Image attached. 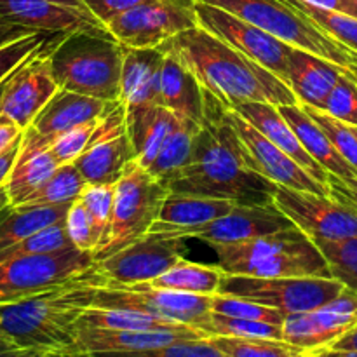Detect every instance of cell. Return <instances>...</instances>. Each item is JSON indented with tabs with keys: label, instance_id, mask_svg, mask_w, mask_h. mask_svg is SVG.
Listing matches in <instances>:
<instances>
[{
	"label": "cell",
	"instance_id": "obj_1",
	"mask_svg": "<svg viewBox=\"0 0 357 357\" xmlns=\"http://www.w3.org/2000/svg\"><path fill=\"white\" fill-rule=\"evenodd\" d=\"M206 114L192 159L167 183L171 194L227 199L236 204H272L278 185L248 164L246 150L230 124L227 107L204 91Z\"/></svg>",
	"mask_w": 357,
	"mask_h": 357
},
{
	"label": "cell",
	"instance_id": "obj_2",
	"mask_svg": "<svg viewBox=\"0 0 357 357\" xmlns=\"http://www.w3.org/2000/svg\"><path fill=\"white\" fill-rule=\"evenodd\" d=\"M105 282L94 268L77 281L0 303V338L17 357H77V321Z\"/></svg>",
	"mask_w": 357,
	"mask_h": 357
},
{
	"label": "cell",
	"instance_id": "obj_3",
	"mask_svg": "<svg viewBox=\"0 0 357 357\" xmlns=\"http://www.w3.org/2000/svg\"><path fill=\"white\" fill-rule=\"evenodd\" d=\"M160 47L176 52L204 91L218 98L225 107L246 101H267L278 107L298 103L284 80L201 24L180 31Z\"/></svg>",
	"mask_w": 357,
	"mask_h": 357
},
{
	"label": "cell",
	"instance_id": "obj_4",
	"mask_svg": "<svg viewBox=\"0 0 357 357\" xmlns=\"http://www.w3.org/2000/svg\"><path fill=\"white\" fill-rule=\"evenodd\" d=\"M49 59L61 89L105 101H121L124 45L114 35L61 33L52 40Z\"/></svg>",
	"mask_w": 357,
	"mask_h": 357
},
{
	"label": "cell",
	"instance_id": "obj_5",
	"mask_svg": "<svg viewBox=\"0 0 357 357\" xmlns=\"http://www.w3.org/2000/svg\"><path fill=\"white\" fill-rule=\"evenodd\" d=\"M201 2L222 7L264 28L265 31L288 42L293 47L305 49L321 58L330 59L331 63L349 70L357 77V52L321 30L305 14L282 0H201Z\"/></svg>",
	"mask_w": 357,
	"mask_h": 357
},
{
	"label": "cell",
	"instance_id": "obj_6",
	"mask_svg": "<svg viewBox=\"0 0 357 357\" xmlns=\"http://www.w3.org/2000/svg\"><path fill=\"white\" fill-rule=\"evenodd\" d=\"M167 195L169 188L164 181L153 176L136 159L131 160L115 183L110 232L103 246L93 251L94 260H103L145 236L159 216Z\"/></svg>",
	"mask_w": 357,
	"mask_h": 357
},
{
	"label": "cell",
	"instance_id": "obj_7",
	"mask_svg": "<svg viewBox=\"0 0 357 357\" xmlns=\"http://www.w3.org/2000/svg\"><path fill=\"white\" fill-rule=\"evenodd\" d=\"M94 268L96 260L93 251L77 248L3 260L0 261V303L17 302L77 281L94 272Z\"/></svg>",
	"mask_w": 357,
	"mask_h": 357
},
{
	"label": "cell",
	"instance_id": "obj_8",
	"mask_svg": "<svg viewBox=\"0 0 357 357\" xmlns=\"http://www.w3.org/2000/svg\"><path fill=\"white\" fill-rule=\"evenodd\" d=\"M345 284L337 278H253V275H223L218 293L243 296L253 302L279 309L282 314L310 312L337 298Z\"/></svg>",
	"mask_w": 357,
	"mask_h": 357
},
{
	"label": "cell",
	"instance_id": "obj_9",
	"mask_svg": "<svg viewBox=\"0 0 357 357\" xmlns=\"http://www.w3.org/2000/svg\"><path fill=\"white\" fill-rule=\"evenodd\" d=\"M209 300L211 296L152 288L145 282L129 286L105 282L96 288L91 307L139 310L171 323L199 328L211 312Z\"/></svg>",
	"mask_w": 357,
	"mask_h": 357
},
{
	"label": "cell",
	"instance_id": "obj_10",
	"mask_svg": "<svg viewBox=\"0 0 357 357\" xmlns=\"http://www.w3.org/2000/svg\"><path fill=\"white\" fill-rule=\"evenodd\" d=\"M187 237L169 232H146L117 253L96 261V272L110 284L149 282L183 260Z\"/></svg>",
	"mask_w": 357,
	"mask_h": 357
},
{
	"label": "cell",
	"instance_id": "obj_11",
	"mask_svg": "<svg viewBox=\"0 0 357 357\" xmlns=\"http://www.w3.org/2000/svg\"><path fill=\"white\" fill-rule=\"evenodd\" d=\"M274 204L310 239L357 237V204L347 199L278 185Z\"/></svg>",
	"mask_w": 357,
	"mask_h": 357
},
{
	"label": "cell",
	"instance_id": "obj_12",
	"mask_svg": "<svg viewBox=\"0 0 357 357\" xmlns=\"http://www.w3.org/2000/svg\"><path fill=\"white\" fill-rule=\"evenodd\" d=\"M194 13L197 17V24L264 65L286 82L288 58L293 45L222 7L211 6L201 0L194 2Z\"/></svg>",
	"mask_w": 357,
	"mask_h": 357
},
{
	"label": "cell",
	"instance_id": "obj_13",
	"mask_svg": "<svg viewBox=\"0 0 357 357\" xmlns=\"http://www.w3.org/2000/svg\"><path fill=\"white\" fill-rule=\"evenodd\" d=\"M195 24L194 7L180 6L171 0H150L115 16L108 21L107 28L126 47H159Z\"/></svg>",
	"mask_w": 357,
	"mask_h": 357
},
{
	"label": "cell",
	"instance_id": "obj_14",
	"mask_svg": "<svg viewBox=\"0 0 357 357\" xmlns=\"http://www.w3.org/2000/svg\"><path fill=\"white\" fill-rule=\"evenodd\" d=\"M56 37L58 35H54ZM54 38L24 59L3 80L0 89V112L13 119L21 129L30 128L35 117L59 89L49 59V51Z\"/></svg>",
	"mask_w": 357,
	"mask_h": 357
},
{
	"label": "cell",
	"instance_id": "obj_15",
	"mask_svg": "<svg viewBox=\"0 0 357 357\" xmlns=\"http://www.w3.org/2000/svg\"><path fill=\"white\" fill-rule=\"evenodd\" d=\"M356 324L357 293L345 286L337 298L321 309L286 316L282 338L302 349L307 357H321L323 351L340 340Z\"/></svg>",
	"mask_w": 357,
	"mask_h": 357
},
{
	"label": "cell",
	"instance_id": "obj_16",
	"mask_svg": "<svg viewBox=\"0 0 357 357\" xmlns=\"http://www.w3.org/2000/svg\"><path fill=\"white\" fill-rule=\"evenodd\" d=\"M135 159V149L126 129V107L117 101L101 119L87 149L73 164L87 185H114Z\"/></svg>",
	"mask_w": 357,
	"mask_h": 357
},
{
	"label": "cell",
	"instance_id": "obj_17",
	"mask_svg": "<svg viewBox=\"0 0 357 357\" xmlns=\"http://www.w3.org/2000/svg\"><path fill=\"white\" fill-rule=\"evenodd\" d=\"M227 115H229V121L236 129L237 136L243 142L248 164L257 173L264 174L265 178L274 181L275 185L295 188V190L330 195V187L326 183L316 180L291 155H288L284 150L274 145L268 138H265L246 119L241 117L237 112H234L229 107H227Z\"/></svg>",
	"mask_w": 357,
	"mask_h": 357
},
{
	"label": "cell",
	"instance_id": "obj_18",
	"mask_svg": "<svg viewBox=\"0 0 357 357\" xmlns=\"http://www.w3.org/2000/svg\"><path fill=\"white\" fill-rule=\"evenodd\" d=\"M209 337L194 326L178 330H107V328L77 326V357L96 354H146L153 356L178 342Z\"/></svg>",
	"mask_w": 357,
	"mask_h": 357
},
{
	"label": "cell",
	"instance_id": "obj_19",
	"mask_svg": "<svg viewBox=\"0 0 357 357\" xmlns=\"http://www.w3.org/2000/svg\"><path fill=\"white\" fill-rule=\"evenodd\" d=\"M295 227L291 218H288L274 202L272 204H236L232 211L227 213L225 216H220L213 222L188 230L187 239L195 237L208 243L209 246H216V244L241 243V241L282 232Z\"/></svg>",
	"mask_w": 357,
	"mask_h": 357
},
{
	"label": "cell",
	"instance_id": "obj_20",
	"mask_svg": "<svg viewBox=\"0 0 357 357\" xmlns=\"http://www.w3.org/2000/svg\"><path fill=\"white\" fill-rule=\"evenodd\" d=\"M0 17L9 23L45 33H91L112 35L108 28L89 10L59 6L49 0H0Z\"/></svg>",
	"mask_w": 357,
	"mask_h": 357
},
{
	"label": "cell",
	"instance_id": "obj_21",
	"mask_svg": "<svg viewBox=\"0 0 357 357\" xmlns=\"http://www.w3.org/2000/svg\"><path fill=\"white\" fill-rule=\"evenodd\" d=\"M115 103L117 101H105L59 87L54 96L42 108L40 114L35 117L30 128L54 142L59 135L75 126L103 119Z\"/></svg>",
	"mask_w": 357,
	"mask_h": 357
},
{
	"label": "cell",
	"instance_id": "obj_22",
	"mask_svg": "<svg viewBox=\"0 0 357 357\" xmlns=\"http://www.w3.org/2000/svg\"><path fill=\"white\" fill-rule=\"evenodd\" d=\"M345 72L349 70L335 65L330 59L321 58L305 49L293 47L288 58L286 84L293 91L300 105L323 108L328 94Z\"/></svg>",
	"mask_w": 357,
	"mask_h": 357
},
{
	"label": "cell",
	"instance_id": "obj_23",
	"mask_svg": "<svg viewBox=\"0 0 357 357\" xmlns=\"http://www.w3.org/2000/svg\"><path fill=\"white\" fill-rule=\"evenodd\" d=\"M229 108L237 112L241 117L246 119L251 126H255L265 138H268L274 145L284 150L288 155H291L316 180L328 185V171L319 162H316L309 155V152L303 149L298 136L295 135L291 126L279 112L278 105L267 103V101H246V103H239Z\"/></svg>",
	"mask_w": 357,
	"mask_h": 357
},
{
	"label": "cell",
	"instance_id": "obj_24",
	"mask_svg": "<svg viewBox=\"0 0 357 357\" xmlns=\"http://www.w3.org/2000/svg\"><path fill=\"white\" fill-rule=\"evenodd\" d=\"M160 47H126L121 75V103L126 108L162 105L160 101Z\"/></svg>",
	"mask_w": 357,
	"mask_h": 357
},
{
	"label": "cell",
	"instance_id": "obj_25",
	"mask_svg": "<svg viewBox=\"0 0 357 357\" xmlns=\"http://www.w3.org/2000/svg\"><path fill=\"white\" fill-rule=\"evenodd\" d=\"M160 47V45H159ZM160 66V101L176 115L201 124L206 114V94L197 77L174 51L164 49Z\"/></svg>",
	"mask_w": 357,
	"mask_h": 357
},
{
	"label": "cell",
	"instance_id": "obj_26",
	"mask_svg": "<svg viewBox=\"0 0 357 357\" xmlns=\"http://www.w3.org/2000/svg\"><path fill=\"white\" fill-rule=\"evenodd\" d=\"M234 206L236 202L227 199L169 192L149 232H169L187 237L188 230L225 216L227 213L232 211Z\"/></svg>",
	"mask_w": 357,
	"mask_h": 357
},
{
	"label": "cell",
	"instance_id": "obj_27",
	"mask_svg": "<svg viewBox=\"0 0 357 357\" xmlns=\"http://www.w3.org/2000/svg\"><path fill=\"white\" fill-rule=\"evenodd\" d=\"M176 119L178 115L162 105L126 108V129L135 149L136 160L145 169L155 160Z\"/></svg>",
	"mask_w": 357,
	"mask_h": 357
},
{
	"label": "cell",
	"instance_id": "obj_28",
	"mask_svg": "<svg viewBox=\"0 0 357 357\" xmlns=\"http://www.w3.org/2000/svg\"><path fill=\"white\" fill-rule=\"evenodd\" d=\"M279 112L282 117L288 121L295 135L298 136L300 143L303 149L309 152L316 162H319L328 173H333L340 178H351L357 176V171L347 160L344 159L340 152L335 149L331 139L324 132V129L310 117L305 112V108L300 103L293 105H279Z\"/></svg>",
	"mask_w": 357,
	"mask_h": 357
},
{
	"label": "cell",
	"instance_id": "obj_29",
	"mask_svg": "<svg viewBox=\"0 0 357 357\" xmlns=\"http://www.w3.org/2000/svg\"><path fill=\"white\" fill-rule=\"evenodd\" d=\"M72 202L56 206H13L6 209L0 218V251L31 234L63 222Z\"/></svg>",
	"mask_w": 357,
	"mask_h": 357
},
{
	"label": "cell",
	"instance_id": "obj_30",
	"mask_svg": "<svg viewBox=\"0 0 357 357\" xmlns=\"http://www.w3.org/2000/svg\"><path fill=\"white\" fill-rule=\"evenodd\" d=\"M223 275H225V271L220 265L192 264L183 258L171 268H167L164 274L157 275L155 279L145 282V284L152 286V288L171 289V291L211 296L220 291Z\"/></svg>",
	"mask_w": 357,
	"mask_h": 357
},
{
	"label": "cell",
	"instance_id": "obj_31",
	"mask_svg": "<svg viewBox=\"0 0 357 357\" xmlns=\"http://www.w3.org/2000/svg\"><path fill=\"white\" fill-rule=\"evenodd\" d=\"M201 124L190 119L178 115L173 129L167 135L162 149L157 153L155 160L149 167L150 173L159 178L164 183H169L192 159L194 153V142Z\"/></svg>",
	"mask_w": 357,
	"mask_h": 357
},
{
	"label": "cell",
	"instance_id": "obj_32",
	"mask_svg": "<svg viewBox=\"0 0 357 357\" xmlns=\"http://www.w3.org/2000/svg\"><path fill=\"white\" fill-rule=\"evenodd\" d=\"M59 167L49 149L45 150H24L20 149L16 164L6 181V190L9 194L10 204H17L26 195L37 190L45 183Z\"/></svg>",
	"mask_w": 357,
	"mask_h": 357
},
{
	"label": "cell",
	"instance_id": "obj_33",
	"mask_svg": "<svg viewBox=\"0 0 357 357\" xmlns=\"http://www.w3.org/2000/svg\"><path fill=\"white\" fill-rule=\"evenodd\" d=\"M77 326L107 328V330H178L190 324H178L146 312L131 309H107V307H87L80 314Z\"/></svg>",
	"mask_w": 357,
	"mask_h": 357
},
{
	"label": "cell",
	"instance_id": "obj_34",
	"mask_svg": "<svg viewBox=\"0 0 357 357\" xmlns=\"http://www.w3.org/2000/svg\"><path fill=\"white\" fill-rule=\"evenodd\" d=\"M86 187L87 181L75 164H61L42 187L14 206H56L73 202L80 197Z\"/></svg>",
	"mask_w": 357,
	"mask_h": 357
},
{
	"label": "cell",
	"instance_id": "obj_35",
	"mask_svg": "<svg viewBox=\"0 0 357 357\" xmlns=\"http://www.w3.org/2000/svg\"><path fill=\"white\" fill-rule=\"evenodd\" d=\"M211 340L225 357H305V352L300 347L275 338L215 335Z\"/></svg>",
	"mask_w": 357,
	"mask_h": 357
},
{
	"label": "cell",
	"instance_id": "obj_36",
	"mask_svg": "<svg viewBox=\"0 0 357 357\" xmlns=\"http://www.w3.org/2000/svg\"><path fill=\"white\" fill-rule=\"evenodd\" d=\"M282 2L305 14L321 30H324L331 37L337 38L338 42L357 52V17L338 13V10L323 9V7L312 6V3H307L303 0H282Z\"/></svg>",
	"mask_w": 357,
	"mask_h": 357
},
{
	"label": "cell",
	"instance_id": "obj_37",
	"mask_svg": "<svg viewBox=\"0 0 357 357\" xmlns=\"http://www.w3.org/2000/svg\"><path fill=\"white\" fill-rule=\"evenodd\" d=\"M199 330L208 333L209 337L222 335V337H258V338H282V326L264 321L241 319V317L223 316V314L209 312V316L199 324Z\"/></svg>",
	"mask_w": 357,
	"mask_h": 357
},
{
	"label": "cell",
	"instance_id": "obj_38",
	"mask_svg": "<svg viewBox=\"0 0 357 357\" xmlns=\"http://www.w3.org/2000/svg\"><path fill=\"white\" fill-rule=\"evenodd\" d=\"M330 265L331 275L357 293V237L349 239H312Z\"/></svg>",
	"mask_w": 357,
	"mask_h": 357
},
{
	"label": "cell",
	"instance_id": "obj_39",
	"mask_svg": "<svg viewBox=\"0 0 357 357\" xmlns=\"http://www.w3.org/2000/svg\"><path fill=\"white\" fill-rule=\"evenodd\" d=\"M209 309H211V312L223 314V316L264 321V323L279 324V326H282V323H284L286 319V314H282L279 309L253 302V300L243 298V296L227 295V293H216V295H211Z\"/></svg>",
	"mask_w": 357,
	"mask_h": 357
},
{
	"label": "cell",
	"instance_id": "obj_40",
	"mask_svg": "<svg viewBox=\"0 0 357 357\" xmlns=\"http://www.w3.org/2000/svg\"><path fill=\"white\" fill-rule=\"evenodd\" d=\"M54 35L45 31H31V33L14 35V37L0 38V84L33 52L44 47Z\"/></svg>",
	"mask_w": 357,
	"mask_h": 357
},
{
	"label": "cell",
	"instance_id": "obj_41",
	"mask_svg": "<svg viewBox=\"0 0 357 357\" xmlns=\"http://www.w3.org/2000/svg\"><path fill=\"white\" fill-rule=\"evenodd\" d=\"M302 107L305 108L307 114L324 129V132H326L328 138L331 139L335 149H337L338 152L344 155V159L357 171V136L354 131V126L333 117V115L321 110V108L309 107V105H302Z\"/></svg>",
	"mask_w": 357,
	"mask_h": 357
},
{
	"label": "cell",
	"instance_id": "obj_42",
	"mask_svg": "<svg viewBox=\"0 0 357 357\" xmlns=\"http://www.w3.org/2000/svg\"><path fill=\"white\" fill-rule=\"evenodd\" d=\"M79 199L84 202V206H86L87 211H89L91 218H93L94 229H96L98 236H100V246L98 248H101L105 244V241H107L108 232H110L115 201V183L87 185Z\"/></svg>",
	"mask_w": 357,
	"mask_h": 357
},
{
	"label": "cell",
	"instance_id": "obj_43",
	"mask_svg": "<svg viewBox=\"0 0 357 357\" xmlns=\"http://www.w3.org/2000/svg\"><path fill=\"white\" fill-rule=\"evenodd\" d=\"M321 110L347 124L357 126V77L354 73H342Z\"/></svg>",
	"mask_w": 357,
	"mask_h": 357
},
{
	"label": "cell",
	"instance_id": "obj_44",
	"mask_svg": "<svg viewBox=\"0 0 357 357\" xmlns=\"http://www.w3.org/2000/svg\"><path fill=\"white\" fill-rule=\"evenodd\" d=\"M101 119L98 121H89L84 122V124L75 126V128L68 129L66 132L59 135L54 142L49 146V152L54 155V159L58 160V164H73L77 157L87 149L91 138H93L94 131L100 126Z\"/></svg>",
	"mask_w": 357,
	"mask_h": 357
},
{
	"label": "cell",
	"instance_id": "obj_45",
	"mask_svg": "<svg viewBox=\"0 0 357 357\" xmlns=\"http://www.w3.org/2000/svg\"><path fill=\"white\" fill-rule=\"evenodd\" d=\"M66 232L77 250L94 251L100 246V236L94 229L93 218L80 199L72 202L65 218Z\"/></svg>",
	"mask_w": 357,
	"mask_h": 357
},
{
	"label": "cell",
	"instance_id": "obj_46",
	"mask_svg": "<svg viewBox=\"0 0 357 357\" xmlns=\"http://www.w3.org/2000/svg\"><path fill=\"white\" fill-rule=\"evenodd\" d=\"M153 356L159 357H225L211 340V337L190 338V340L178 342L166 349H160Z\"/></svg>",
	"mask_w": 357,
	"mask_h": 357
},
{
	"label": "cell",
	"instance_id": "obj_47",
	"mask_svg": "<svg viewBox=\"0 0 357 357\" xmlns=\"http://www.w3.org/2000/svg\"><path fill=\"white\" fill-rule=\"evenodd\" d=\"M143 2H150V0H84L87 9L107 26L110 20L119 16L124 10L131 9V7L139 6Z\"/></svg>",
	"mask_w": 357,
	"mask_h": 357
},
{
	"label": "cell",
	"instance_id": "obj_48",
	"mask_svg": "<svg viewBox=\"0 0 357 357\" xmlns=\"http://www.w3.org/2000/svg\"><path fill=\"white\" fill-rule=\"evenodd\" d=\"M328 187L330 194L335 197L347 199L357 204V176L340 178L333 173H328Z\"/></svg>",
	"mask_w": 357,
	"mask_h": 357
},
{
	"label": "cell",
	"instance_id": "obj_49",
	"mask_svg": "<svg viewBox=\"0 0 357 357\" xmlns=\"http://www.w3.org/2000/svg\"><path fill=\"white\" fill-rule=\"evenodd\" d=\"M24 129H21L16 122L6 114L0 112V153L7 152L10 146L16 145L17 142L23 139Z\"/></svg>",
	"mask_w": 357,
	"mask_h": 357
},
{
	"label": "cell",
	"instance_id": "obj_50",
	"mask_svg": "<svg viewBox=\"0 0 357 357\" xmlns=\"http://www.w3.org/2000/svg\"><path fill=\"white\" fill-rule=\"evenodd\" d=\"M324 356H347V357H357V324L352 328L349 333H345L340 340L335 342L333 345L323 351Z\"/></svg>",
	"mask_w": 357,
	"mask_h": 357
},
{
	"label": "cell",
	"instance_id": "obj_51",
	"mask_svg": "<svg viewBox=\"0 0 357 357\" xmlns=\"http://www.w3.org/2000/svg\"><path fill=\"white\" fill-rule=\"evenodd\" d=\"M303 2L357 17V0H303Z\"/></svg>",
	"mask_w": 357,
	"mask_h": 357
},
{
	"label": "cell",
	"instance_id": "obj_52",
	"mask_svg": "<svg viewBox=\"0 0 357 357\" xmlns=\"http://www.w3.org/2000/svg\"><path fill=\"white\" fill-rule=\"evenodd\" d=\"M21 142H23V139H21ZM21 142H17L16 145L10 146L7 152L0 153V187H2V185H6L7 178H9L10 171H13L14 164H16L17 155H20Z\"/></svg>",
	"mask_w": 357,
	"mask_h": 357
},
{
	"label": "cell",
	"instance_id": "obj_53",
	"mask_svg": "<svg viewBox=\"0 0 357 357\" xmlns=\"http://www.w3.org/2000/svg\"><path fill=\"white\" fill-rule=\"evenodd\" d=\"M31 31H37V30H30V28H26V26H20V24L9 23V21H6L0 17V38L14 37V35L31 33Z\"/></svg>",
	"mask_w": 357,
	"mask_h": 357
},
{
	"label": "cell",
	"instance_id": "obj_54",
	"mask_svg": "<svg viewBox=\"0 0 357 357\" xmlns=\"http://www.w3.org/2000/svg\"><path fill=\"white\" fill-rule=\"evenodd\" d=\"M49 2H54V3H59V6H66V7H75V9H80V10H89L86 3H84V0H49Z\"/></svg>",
	"mask_w": 357,
	"mask_h": 357
},
{
	"label": "cell",
	"instance_id": "obj_55",
	"mask_svg": "<svg viewBox=\"0 0 357 357\" xmlns=\"http://www.w3.org/2000/svg\"><path fill=\"white\" fill-rule=\"evenodd\" d=\"M10 206V199H9V194H7L6 190V185H2L0 187V218L3 216V213H6V209Z\"/></svg>",
	"mask_w": 357,
	"mask_h": 357
},
{
	"label": "cell",
	"instance_id": "obj_56",
	"mask_svg": "<svg viewBox=\"0 0 357 357\" xmlns=\"http://www.w3.org/2000/svg\"><path fill=\"white\" fill-rule=\"evenodd\" d=\"M0 356H9V357H17L16 356V351H14L13 347H10L7 342H3L2 338H0Z\"/></svg>",
	"mask_w": 357,
	"mask_h": 357
},
{
	"label": "cell",
	"instance_id": "obj_57",
	"mask_svg": "<svg viewBox=\"0 0 357 357\" xmlns=\"http://www.w3.org/2000/svg\"><path fill=\"white\" fill-rule=\"evenodd\" d=\"M171 2H176V3H180V6H185V7H194L195 0H171Z\"/></svg>",
	"mask_w": 357,
	"mask_h": 357
},
{
	"label": "cell",
	"instance_id": "obj_58",
	"mask_svg": "<svg viewBox=\"0 0 357 357\" xmlns=\"http://www.w3.org/2000/svg\"><path fill=\"white\" fill-rule=\"evenodd\" d=\"M354 131H356V136H357V126H354Z\"/></svg>",
	"mask_w": 357,
	"mask_h": 357
},
{
	"label": "cell",
	"instance_id": "obj_59",
	"mask_svg": "<svg viewBox=\"0 0 357 357\" xmlns=\"http://www.w3.org/2000/svg\"><path fill=\"white\" fill-rule=\"evenodd\" d=\"M3 84V82H2ZM2 84H0V89H2Z\"/></svg>",
	"mask_w": 357,
	"mask_h": 357
}]
</instances>
